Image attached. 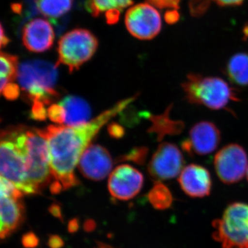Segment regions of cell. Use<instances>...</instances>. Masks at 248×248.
Instances as JSON below:
<instances>
[{
	"instance_id": "cell-3",
	"label": "cell",
	"mask_w": 248,
	"mask_h": 248,
	"mask_svg": "<svg viewBox=\"0 0 248 248\" xmlns=\"http://www.w3.org/2000/svg\"><path fill=\"white\" fill-rule=\"evenodd\" d=\"M186 100L211 110L226 108L231 102L239 101L236 90L217 77H204L191 73L182 83Z\"/></svg>"
},
{
	"instance_id": "cell-30",
	"label": "cell",
	"mask_w": 248,
	"mask_h": 248,
	"mask_svg": "<svg viewBox=\"0 0 248 248\" xmlns=\"http://www.w3.org/2000/svg\"><path fill=\"white\" fill-rule=\"evenodd\" d=\"M150 4L159 9H179L180 0H148Z\"/></svg>"
},
{
	"instance_id": "cell-17",
	"label": "cell",
	"mask_w": 248,
	"mask_h": 248,
	"mask_svg": "<svg viewBox=\"0 0 248 248\" xmlns=\"http://www.w3.org/2000/svg\"><path fill=\"white\" fill-rule=\"evenodd\" d=\"M133 4V0H87L86 8L94 17L105 15L108 24H115L124 9Z\"/></svg>"
},
{
	"instance_id": "cell-9",
	"label": "cell",
	"mask_w": 248,
	"mask_h": 248,
	"mask_svg": "<svg viewBox=\"0 0 248 248\" xmlns=\"http://www.w3.org/2000/svg\"><path fill=\"white\" fill-rule=\"evenodd\" d=\"M128 32L140 40H151L161 29V16L150 3H141L130 8L125 14Z\"/></svg>"
},
{
	"instance_id": "cell-2",
	"label": "cell",
	"mask_w": 248,
	"mask_h": 248,
	"mask_svg": "<svg viewBox=\"0 0 248 248\" xmlns=\"http://www.w3.org/2000/svg\"><path fill=\"white\" fill-rule=\"evenodd\" d=\"M15 140L27 161V178L36 193L48 185L52 178L46 139L40 129L11 127Z\"/></svg>"
},
{
	"instance_id": "cell-13",
	"label": "cell",
	"mask_w": 248,
	"mask_h": 248,
	"mask_svg": "<svg viewBox=\"0 0 248 248\" xmlns=\"http://www.w3.org/2000/svg\"><path fill=\"white\" fill-rule=\"evenodd\" d=\"M78 167L85 177L93 181L103 180L112 170V157L104 147L91 144L83 153Z\"/></svg>"
},
{
	"instance_id": "cell-1",
	"label": "cell",
	"mask_w": 248,
	"mask_h": 248,
	"mask_svg": "<svg viewBox=\"0 0 248 248\" xmlns=\"http://www.w3.org/2000/svg\"><path fill=\"white\" fill-rule=\"evenodd\" d=\"M138 95L120 101L86 123L74 125H49L42 133L48 143L53 182L52 194L60 193L79 184L75 174L76 166L86 148L104 125L136 99Z\"/></svg>"
},
{
	"instance_id": "cell-27",
	"label": "cell",
	"mask_w": 248,
	"mask_h": 248,
	"mask_svg": "<svg viewBox=\"0 0 248 248\" xmlns=\"http://www.w3.org/2000/svg\"><path fill=\"white\" fill-rule=\"evenodd\" d=\"M46 106L43 103H33L31 112V117L32 119L38 121L45 120L48 116V109L46 108Z\"/></svg>"
},
{
	"instance_id": "cell-5",
	"label": "cell",
	"mask_w": 248,
	"mask_h": 248,
	"mask_svg": "<svg viewBox=\"0 0 248 248\" xmlns=\"http://www.w3.org/2000/svg\"><path fill=\"white\" fill-rule=\"evenodd\" d=\"M213 227V237L222 248H248V204H230Z\"/></svg>"
},
{
	"instance_id": "cell-21",
	"label": "cell",
	"mask_w": 248,
	"mask_h": 248,
	"mask_svg": "<svg viewBox=\"0 0 248 248\" xmlns=\"http://www.w3.org/2000/svg\"><path fill=\"white\" fill-rule=\"evenodd\" d=\"M37 5L41 14L54 21L71 10L73 0H37Z\"/></svg>"
},
{
	"instance_id": "cell-36",
	"label": "cell",
	"mask_w": 248,
	"mask_h": 248,
	"mask_svg": "<svg viewBox=\"0 0 248 248\" xmlns=\"http://www.w3.org/2000/svg\"><path fill=\"white\" fill-rule=\"evenodd\" d=\"M79 220L78 218H72L68 222V231L71 234H75L79 229Z\"/></svg>"
},
{
	"instance_id": "cell-23",
	"label": "cell",
	"mask_w": 248,
	"mask_h": 248,
	"mask_svg": "<svg viewBox=\"0 0 248 248\" xmlns=\"http://www.w3.org/2000/svg\"><path fill=\"white\" fill-rule=\"evenodd\" d=\"M1 62V89L9 83H13L17 78L18 59L17 56L11 54L1 53L0 55Z\"/></svg>"
},
{
	"instance_id": "cell-24",
	"label": "cell",
	"mask_w": 248,
	"mask_h": 248,
	"mask_svg": "<svg viewBox=\"0 0 248 248\" xmlns=\"http://www.w3.org/2000/svg\"><path fill=\"white\" fill-rule=\"evenodd\" d=\"M11 9L15 14L19 16L20 24L27 22L40 13L37 8V0H24L22 3L12 4Z\"/></svg>"
},
{
	"instance_id": "cell-6",
	"label": "cell",
	"mask_w": 248,
	"mask_h": 248,
	"mask_svg": "<svg viewBox=\"0 0 248 248\" xmlns=\"http://www.w3.org/2000/svg\"><path fill=\"white\" fill-rule=\"evenodd\" d=\"M0 161L1 177L12 183L24 195L37 194L28 181L25 155L15 140L11 128L1 131Z\"/></svg>"
},
{
	"instance_id": "cell-8",
	"label": "cell",
	"mask_w": 248,
	"mask_h": 248,
	"mask_svg": "<svg viewBox=\"0 0 248 248\" xmlns=\"http://www.w3.org/2000/svg\"><path fill=\"white\" fill-rule=\"evenodd\" d=\"M214 165L217 176L222 182L226 184H236L247 173L248 155L242 146L231 143L217 153Z\"/></svg>"
},
{
	"instance_id": "cell-26",
	"label": "cell",
	"mask_w": 248,
	"mask_h": 248,
	"mask_svg": "<svg viewBox=\"0 0 248 248\" xmlns=\"http://www.w3.org/2000/svg\"><path fill=\"white\" fill-rule=\"evenodd\" d=\"M210 0H190L189 8L190 14L194 17L203 16L210 6Z\"/></svg>"
},
{
	"instance_id": "cell-15",
	"label": "cell",
	"mask_w": 248,
	"mask_h": 248,
	"mask_svg": "<svg viewBox=\"0 0 248 248\" xmlns=\"http://www.w3.org/2000/svg\"><path fill=\"white\" fill-rule=\"evenodd\" d=\"M178 181L184 193L192 198H203L211 192V176L200 165L190 164L184 168Z\"/></svg>"
},
{
	"instance_id": "cell-29",
	"label": "cell",
	"mask_w": 248,
	"mask_h": 248,
	"mask_svg": "<svg viewBox=\"0 0 248 248\" xmlns=\"http://www.w3.org/2000/svg\"><path fill=\"white\" fill-rule=\"evenodd\" d=\"M1 93L6 99L15 100L19 97L20 91H19V86L13 82L6 85L2 89H1Z\"/></svg>"
},
{
	"instance_id": "cell-10",
	"label": "cell",
	"mask_w": 248,
	"mask_h": 248,
	"mask_svg": "<svg viewBox=\"0 0 248 248\" xmlns=\"http://www.w3.org/2000/svg\"><path fill=\"white\" fill-rule=\"evenodd\" d=\"M184 156L173 143L165 142L158 146L148 165L150 176L156 182L177 177L184 169Z\"/></svg>"
},
{
	"instance_id": "cell-41",
	"label": "cell",
	"mask_w": 248,
	"mask_h": 248,
	"mask_svg": "<svg viewBox=\"0 0 248 248\" xmlns=\"http://www.w3.org/2000/svg\"><path fill=\"white\" fill-rule=\"evenodd\" d=\"M244 32H245V35H246V36H247V37H248V25L247 26V27H245Z\"/></svg>"
},
{
	"instance_id": "cell-25",
	"label": "cell",
	"mask_w": 248,
	"mask_h": 248,
	"mask_svg": "<svg viewBox=\"0 0 248 248\" xmlns=\"http://www.w3.org/2000/svg\"><path fill=\"white\" fill-rule=\"evenodd\" d=\"M48 117L50 121L58 124H65L66 113L61 104H52L48 108Z\"/></svg>"
},
{
	"instance_id": "cell-42",
	"label": "cell",
	"mask_w": 248,
	"mask_h": 248,
	"mask_svg": "<svg viewBox=\"0 0 248 248\" xmlns=\"http://www.w3.org/2000/svg\"><path fill=\"white\" fill-rule=\"evenodd\" d=\"M246 176H247V179L248 181V170H247V173H246Z\"/></svg>"
},
{
	"instance_id": "cell-12",
	"label": "cell",
	"mask_w": 248,
	"mask_h": 248,
	"mask_svg": "<svg viewBox=\"0 0 248 248\" xmlns=\"http://www.w3.org/2000/svg\"><path fill=\"white\" fill-rule=\"evenodd\" d=\"M221 133L213 122L203 121L190 129L189 138L183 141L182 148L190 155H206L218 148Z\"/></svg>"
},
{
	"instance_id": "cell-20",
	"label": "cell",
	"mask_w": 248,
	"mask_h": 248,
	"mask_svg": "<svg viewBox=\"0 0 248 248\" xmlns=\"http://www.w3.org/2000/svg\"><path fill=\"white\" fill-rule=\"evenodd\" d=\"M170 107H169L162 115H151L149 117L153 124L149 132L156 133L159 141H161L165 135H177L180 133L184 128L183 122L172 120L170 118Z\"/></svg>"
},
{
	"instance_id": "cell-35",
	"label": "cell",
	"mask_w": 248,
	"mask_h": 248,
	"mask_svg": "<svg viewBox=\"0 0 248 248\" xmlns=\"http://www.w3.org/2000/svg\"><path fill=\"white\" fill-rule=\"evenodd\" d=\"M165 19H166V22L169 24H173L179 20V15L176 9H174L173 11H169L165 15Z\"/></svg>"
},
{
	"instance_id": "cell-4",
	"label": "cell",
	"mask_w": 248,
	"mask_h": 248,
	"mask_svg": "<svg viewBox=\"0 0 248 248\" xmlns=\"http://www.w3.org/2000/svg\"><path fill=\"white\" fill-rule=\"evenodd\" d=\"M18 81L29 101L49 105L59 96L55 89L57 66L48 62H24L18 69Z\"/></svg>"
},
{
	"instance_id": "cell-22",
	"label": "cell",
	"mask_w": 248,
	"mask_h": 248,
	"mask_svg": "<svg viewBox=\"0 0 248 248\" xmlns=\"http://www.w3.org/2000/svg\"><path fill=\"white\" fill-rule=\"evenodd\" d=\"M150 203L156 210H164L170 208L173 197L169 187L161 182H156L148 195Z\"/></svg>"
},
{
	"instance_id": "cell-32",
	"label": "cell",
	"mask_w": 248,
	"mask_h": 248,
	"mask_svg": "<svg viewBox=\"0 0 248 248\" xmlns=\"http://www.w3.org/2000/svg\"><path fill=\"white\" fill-rule=\"evenodd\" d=\"M47 245L50 248H62L64 246V241L58 234H50L47 241Z\"/></svg>"
},
{
	"instance_id": "cell-7",
	"label": "cell",
	"mask_w": 248,
	"mask_h": 248,
	"mask_svg": "<svg viewBox=\"0 0 248 248\" xmlns=\"http://www.w3.org/2000/svg\"><path fill=\"white\" fill-rule=\"evenodd\" d=\"M97 46V39L89 31L76 29L69 31L59 41L57 66H67L71 73L76 71L92 58Z\"/></svg>"
},
{
	"instance_id": "cell-39",
	"label": "cell",
	"mask_w": 248,
	"mask_h": 248,
	"mask_svg": "<svg viewBox=\"0 0 248 248\" xmlns=\"http://www.w3.org/2000/svg\"><path fill=\"white\" fill-rule=\"evenodd\" d=\"M10 42V39L5 34L4 29L2 26L1 27V47L5 46Z\"/></svg>"
},
{
	"instance_id": "cell-18",
	"label": "cell",
	"mask_w": 248,
	"mask_h": 248,
	"mask_svg": "<svg viewBox=\"0 0 248 248\" xmlns=\"http://www.w3.org/2000/svg\"><path fill=\"white\" fill-rule=\"evenodd\" d=\"M66 113L65 124L69 126L86 123L91 116V108L84 99L69 95L63 98L60 102Z\"/></svg>"
},
{
	"instance_id": "cell-14",
	"label": "cell",
	"mask_w": 248,
	"mask_h": 248,
	"mask_svg": "<svg viewBox=\"0 0 248 248\" xmlns=\"http://www.w3.org/2000/svg\"><path fill=\"white\" fill-rule=\"evenodd\" d=\"M23 45L34 53H42L51 48L55 32L51 24L42 18L32 19L22 29Z\"/></svg>"
},
{
	"instance_id": "cell-16",
	"label": "cell",
	"mask_w": 248,
	"mask_h": 248,
	"mask_svg": "<svg viewBox=\"0 0 248 248\" xmlns=\"http://www.w3.org/2000/svg\"><path fill=\"white\" fill-rule=\"evenodd\" d=\"M1 229L0 237L6 239L17 231L25 217L22 198L12 196H1Z\"/></svg>"
},
{
	"instance_id": "cell-38",
	"label": "cell",
	"mask_w": 248,
	"mask_h": 248,
	"mask_svg": "<svg viewBox=\"0 0 248 248\" xmlns=\"http://www.w3.org/2000/svg\"><path fill=\"white\" fill-rule=\"evenodd\" d=\"M97 224L96 222L93 219H87L84 223V231L87 232H91L95 230Z\"/></svg>"
},
{
	"instance_id": "cell-11",
	"label": "cell",
	"mask_w": 248,
	"mask_h": 248,
	"mask_svg": "<svg viewBox=\"0 0 248 248\" xmlns=\"http://www.w3.org/2000/svg\"><path fill=\"white\" fill-rule=\"evenodd\" d=\"M143 184V174L138 170L129 165H121L110 173L108 187L112 197L127 201L138 195Z\"/></svg>"
},
{
	"instance_id": "cell-34",
	"label": "cell",
	"mask_w": 248,
	"mask_h": 248,
	"mask_svg": "<svg viewBox=\"0 0 248 248\" xmlns=\"http://www.w3.org/2000/svg\"><path fill=\"white\" fill-rule=\"evenodd\" d=\"M49 212L53 217L59 218L62 222H63V215H62L61 208L58 204H52L49 208Z\"/></svg>"
},
{
	"instance_id": "cell-37",
	"label": "cell",
	"mask_w": 248,
	"mask_h": 248,
	"mask_svg": "<svg viewBox=\"0 0 248 248\" xmlns=\"http://www.w3.org/2000/svg\"><path fill=\"white\" fill-rule=\"evenodd\" d=\"M214 1L220 6H238L242 4L244 0H214Z\"/></svg>"
},
{
	"instance_id": "cell-40",
	"label": "cell",
	"mask_w": 248,
	"mask_h": 248,
	"mask_svg": "<svg viewBox=\"0 0 248 248\" xmlns=\"http://www.w3.org/2000/svg\"><path fill=\"white\" fill-rule=\"evenodd\" d=\"M97 247L96 248H112L110 246H107V245L102 244V243H98Z\"/></svg>"
},
{
	"instance_id": "cell-33",
	"label": "cell",
	"mask_w": 248,
	"mask_h": 248,
	"mask_svg": "<svg viewBox=\"0 0 248 248\" xmlns=\"http://www.w3.org/2000/svg\"><path fill=\"white\" fill-rule=\"evenodd\" d=\"M108 130L111 136L116 138H121L124 133L122 127L119 125L118 124H112V125L109 127Z\"/></svg>"
},
{
	"instance_id": "cell-31",
	"label": "cell",
	"mask_w": 248,
	"mask_h": 248,
	"mask_svg": "<svg viewBox=\"0 0 248 248\" xmlns=\"http://www.w3.org/2000/svg\"><path fill=\"white\" fill-rule=\"evenodd\" d=\"M22 246L25 248H36L40 244V240L37 235L32 232H29L22 236Z\"/></svg>"
},
{
	"instance_id": "cell-28",
	"label": "cell",
	"mask_w": 248,
	"mask_h": 248,
	"mask_svg": "<svg viewBox=\"0 0 248 248\" xmlns=\"http://www.w3.org/2000/svg\"><path fill=\"white\" fill-rule=\"evenodd\" d=\"M147 154H148V149L142 147L130 151V153L125 156V159L133 161L137 164H142L146 160Z\"/></svg>"
},
{
	"instance_id": "cell-19",
	"label": "cell",
	"mask_w": 248,
	"mask_h": 248,
	"mask_svg": "<svg viewBox=\"0 0 248 248\" xmlns=\"http://www.w3.org/2000/svg\"><path fill=\"white\" fill-rule=\"evenodd\" d=\"M226 75L233 84L248 86V53L233 55L227 63Z\"/></svg>"
}]
</instances>
